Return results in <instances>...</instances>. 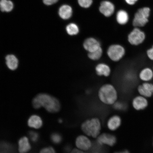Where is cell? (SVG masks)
<instances>
[{"label":"cell","mask_w":153,"mask_h":153,"mask_svg":"<svg viewBox=\"0 0 153 153\" xmlns=\"http://www.w3.org/2000/svg\"><path fill=\"white\" fill-rule=\"evenodd\" d=\"M32 105L36 109L43 108L51 113L58 112L61 108L60 103L58 99L45 93L39 94L36 96L32 100Z\"/></svg>","instance_id":"obj_1"},{"label":"cell","mask_w":153,"mask_h":153,"mask_svg":"<svg viewBox=\"0 0 153 153\" xmlns=\"http://www.w3.org/2000/svg\"><path fill=\"white\" fill-rule=\"evenodd\" d=\"M100 100L106 105H113L118 98V94L115 88L111 84H107L101 86L98 93Z\"/></svg>","instance_id":"obj_2"},{"label":"cell","mask_w":153,"mask_h":153,"mask_svg":"<svg viewBox=\"0 0 153 153\" xmlns=\"http://www.w3.org/2000/svg\"><path fill=\"white\" fill-rule=\"evenodd\" d=\"M82 131L88 136L96 138L99 136L101 130V123L97 118H93L84 122L81 125Z\"/></svg>","instance_id":"obj_3"},{"label":"cell","mask_w":153,"mask_h":153,"mask_svg":"<svg viewBox=\"0 0 153 153\" xmlns=\"http://www.w3.org/2000/svg\"><path fill=\"white\" fill-rule=\"evenodd\" d=\"M126 52L125 48L123 46L119 44H113L108 48L107 54L111 60L118 62L125 56Z\"/></svg>","instance_id":"obj_4"},{"label":"cell","mask_w":153,"mask_h":153,"mask_svg":"<svg viewBox=\"0 0 153 153\" xmlns=\"http://www.w3.org/2000/svg\"><path fill=\"white\" fill-rule=\"evenodd\" d=\"M150 9L148 7L139 9L136 13L133 19V24L135 27H143L149 22Z\"/></svg>","instance_id":"obj_5"},{"label":"cell","mask_w":153,"mask_h":153,"mask_svg":"<svg viewBox=\"0 0 153 153\" xmlns=\"http://www.w3.org/2000/svg\"><path fill=\"white\" fill-rule=\"evenodd\" d=\"M146 38L144 32L138 27H135L128 35L127 39L131 45L138 46L145 41Z\"/></svg>","instance_id":"obj_6"},{"label":"cell","mask_w":153,"mask_h":153,"mask_svg":"<svg viewBox=\"0 0 153 153\" xmlns=\"http://www.w3.org/2000/svg\"><path fill=\"white\" fill-rule=\"evenodd\" d=\"M84 49L88 53L94 52L100 48L101 44L98 40L95 38H88L84 41L83 44Z\"/></svg>","instance_id":"obj_7"},{"label":"cell","mask_w":153,"mask_h":153,"mask_svg":"<svg viewBox=\"0 0 153 153\" xmlns=\"http://www.w3.org/2000/svg\"><path fill=\"white\" fill-rule=\"evenodd\" d=\"M116 137L114 135L108 133H103L97 137V143L99 146L107 145L112 146L116 144Z\"/></svg>","instance_id":"obj_8"},{"label":"cell","mask_w":153,"mask_h":153,"mask_svg":"<svg viewBox=\"0 0 153 153\" xmlns=\"http://www.w3.org/2000/svg\"><path fill=\"white\" fill-rule=\"evenodd\" d=\"M75 144L78 149L85 152L89 150L92 146V143L90 140L84 135H80L76 137Z\"/></svg>","instance_id":"obj_9"},{"label":"cell","mask_w":153,"mask_h":153,"mask_svg":"<svg viewBox=\"0 0 153 153\" xmlns=\"http://www.w3.org/2000/svg\"><path fill=\"white\" fill-rule=\"evenodd\" d=\"M140 95L146 98L152 97L153 95V84L150 82H144L137 88Z\"/></svg>","instance_id":"obj_10"},{"label":"cell","mask_w":153,"mask_h":153,"mask_svg":"<svg viewBox=\"0 0 153 153\" xmlns=\"http://www.w3.org/2000/svg\"><path fill=\"white\" fill-rule=\"evenodd\" d=\"M132 103L133 108L137 111L145 109L148 105V101L147 98L140 95L135 97Z\"/></svg>","instance_id":"obj_11"},{"label":"cell","mask_w":153,"mask_h":153,"mask_svg":"<svg viewBox=\"0 0 153 153\" xmlns=\"http://www.w3.org/2000/svg\"><path fill=\"white\" fill-rule=\"evenodd\" d=\"M27 125L28 127L32 128L39 129L43 126V120L41 117L38 115H32L28 119Z\"/></svg>","instance_id":"obj_12"},{"label":"cell","mask_w":153,"mask_h":153,"mask_svg":"<svg viewBox=\"0 0 153 153\" xmlns=\"http://www.w3.org/2000/svg\"><path fill=\"white\" fill-rule=\"evenodd\" d=\"M114 9L113 4L107 1H102L99 8L100 12L106 17H109L113 14Z\"/></svg>","instance_id":"obj_13"},{"label":"cell","mask_w":153,"mask_h":153,"mask_svg":"<svg viewBox=\"0 0 153 153\" xmlns=\"http://www.w3.org/2000/svg\"><path fill=\"white\" fill-rule=\"evenodd\" d=\"M31 149V145L28 137L24 136L21 137L18 141V150L20 153H27Z\"/></svg>","instance_id":"obj_14"},{"label":"cell","mask_w":153,"mask_h":153,"mask_svg":"<svg viewBox=\"0 0 153 153\" xmlns=\"http://www.w3.org/2000/svg\"><path fill=\"white\" fill-rule=\"evenodd\" d=\"M139 77L143 82H150L153 79L152 68L149 67L143 68L139 72Z\"/></svg>","instance_id":"obj_15"},{"label":"cell","mask_w":153,"mask_h":153,"mask_svg":"<svg viewBox=\"0 0 153 153\" xmlns=\"http://www.w3.org/2000/svg\"><path fill=\"white\" fill-rule=\"evenodd\" d=\"M95 70L97 75L100 76L108 77L110 75L111 73L110 67L104 63L97 64L95 67Z\"/></svg>","instance_id":"obj_16"},{"label":"cell","mask_w":153,"mask_h":153,"mask_svg":"<svg viewBox=\"0 0 153 153\" xmlns=\"http://www.w3.org/2000/svg\"><path fill=\"white\" fill-rule=\"evenodd\" d=\"M121 118L118 115H114L111 117L107 122V126L111 131H116L121 125Z\"/></svg>","instance_id":"obj_17"},{"label":"cell","mask_w":153,"mask_h":153,"mask_svg":"<svg viewBox=\"0 0 153 153\" xmlns=\"http://www.w3.org/2000/svg\"><path fill=\"white\" fill-rule=\"evenodd\" d=\"M72 10L71 7L68 5H63L59 9V14L61 18L64 20L70 19L72 16Z\"/></svg>","instance_id":"obj_18"},{"label":"cell","mask_w":153,"mask_h":153,"mask_svg":"<svg viewBox=\"0 0 153 153\" xmlns=\"http://www.w3.org/2000/svg\"><path fill=\"white\" fill-rule=\"evenodd\" d=\"M6 64L10 69L16 70L18 66V60L17 57L13 55H8L5 57Z\"/></svg>","instance_id":"obj_19"},{"label":"cell","mask_w":153,"mask_h":153,"mask_svg":"<svg viewBox=\"0 0 153 153\" xmlns=\"http://www.w3.org/2000/svg\"><path fill=\"white\" fill-rule=\"evenodd\" d=\"M14 7L12 1L9 0L0 1V10L2 12H10Z\"/></svg>","instance_id":"obj_20"},{"label":"cell","mask_w":153,"mask_h":153,"mask_svg":"<svg viewBox=\"0 0 153 153\" xmlns=\"http://www.w3.org/2000/svg\"><path fill=\"white\" fill-rule=\"evenodd\" d=\"M116 19L118 24L124 25L127 24L128 21V15L126 11L120 10L118 11Z\"/></svg>","instance_id":"obj_21"},{"label":"cell","mask_w":153,"mask_h":153,"mask_svg":"<svg viewBox=\"0 0 153 153\" xmlns=\"http://www.w3.org/2000/svg\"><path fill=\"white\" fill-rule=\"evenodd\" d=\"M66 29L67 33L70 36L77 35L79 32V28L78 26L74 23L68 24L66 26Z\"/></svg>","instance_id":"obj_22"},{"label":"cell","mask_w":153,"mask_h":153,"mask_svg":"<svg viewBox=\"0 0 153 153\" xmlns=\"http://www.w3.org/2000/svg\"><path fill=\"white\" fill-rule=\"evenodd\" d=\"M103 50L101 47L97 50L91 53H88V56L90 60L93 61H97L100 59L103 54Z\"/></svg>","instance_id":"obj_23"},{"label":"cell","mask_w":153,"mask_h":153,"mask_svg":"<svg viewBox=\"0 0 153 153\" xmlns=\"http://www.w3.org/2000/svg\"><path fill=\"white\" fill-rule=\"evenodd\" d=\"M51 141L55 144H59L62 141V137L60 134L54 133L51 134Z\"/></svg>","instance_id":"obj_24"},{"label":"cell","mask_w":153,"mask_h":153,"mask_svg":"<svg viewBox=\"0 0 153 153\" xmlns=\"http://www.w3.org/2000/svg\"><path fill=\"white\" fill-rule=\"evenodd\" d=\"M113 108L117 110L125 111L127 108V105L125 103L118 101L114 103L113 104Z\"/></svg>","instance_id":"obj_25"},{"label":"cell","mask_w":153,"mask_h":153,"mask_svg":"<svg viewBox=\"0 0 153 153\" xmlns=\"http://www.w3.org/2000/svg\"><path fill=\"white\" fill-rule=\"evenodd\" d=\"M28 136L30 140L33 143L37 142L39 139V135L37 132L33 131H29Z\"/></svg>","instance_id":"obj_26"},{"label":"cell","mask_w":153,"mask_h":153,"mask_svg":"<svg viewBox=\"0 0 153 153\" xmlns=\"http://www.w3.org/2000/svg\"><path fill=\"white\" fill-rule=\"evenodd\" d=\"M78 2L81 7L87 8L90 7L93 2L92 0H78Z\"/></svg>","instance_id":"obj_27"},{"label":"cell","mask_w":153,"mask_h":153,"mask_svg":"<svg viewBox=\"0 0 153 153\" xmlns=\"http://www.w3.org/2000/svg\"><path fill=\"white\" fill-rule=\"evenodd\" d=\"M39 153H56L55 149L51 146L45 147L41 149Z\"/></svg>","instance_id":"obj_28"},{"label":"cell","mask_w":153,"mask_h":153,"mask_svg":"<svg viewBox=\"0 0 153 153\" xmlns=\"http://www.w3.org/2000/svg\"><path fill=\"white\" fill-rule=\"evenodd\" d=\"M146 55L150 60L153 61V45L147 51Z\"/></svg>","instance_id":"obj_29"},{"label":"cell","mask_w":153,"mask_h":153,"mask_svg":"<svg viewBox=\"0 0 153 153\" xmlns=\"http://www.w3.org/2000/svg\"><path fill=\"white\" fill-rule=\"evenodd\" d=\"M59 0H43V1L45 5H50L56 3Z\"/></svg>","instance_id":"obj_30"},{"label":"cell","mask_w":153,"mask_h":153,"mask_svg":"<svg viewBox=\"0 0 153 153\" xmlns=\"http://www.w3.org/2000/svg\"><path fill=\"white\" fill-rule=\"evenodd\" d=\"M70 153H88L85 152V151L79 150L78 149H74V150L71 151Z\"/></svg>","instance_id":"obj_31"},{"label":"cell","mask_w":153,"mask_h":153,"mask_svg":"<svg viewBox=\"0 0 153 153\" xmlns=\"http://www.w3.org/2000/svg\"><path fill=\"white\" fill-rule=\"evenodd\" d=\"M125 1L128 4L132 5L134 4L137 0H125Z\"/></svg>","instance_id":"obj_32"},{"label":"cell","mask_w":153,"mask_h":153,"mask_svg":"<svg viewBox=\"0 0 153 153\" xmlns=\"http://www.w3.org/2000/svg\"><path fill=\"white\" fill-rule=\"evenodd\" d=\"M65 151L66 152H71L70 150V147L69 146L66 147L65 149Z\"/></svg>","instance_id":"obj_33"},{"label":"cell","mask_w":153,"mask_h":153,"mask_svg":"<svg viewBox=\"0 0 153 153\" xmlns=\"http://www.w3.org/2000/svg\"><path fill=\"white\" fill-rule=\"evenodd\" d=\"M114 153H130L129 151L127 150H125L123 151H122V152H115Z\"/></svg>","instance_id":"obj_34"},{"label":"cell","mask_w":153,"mask_h":153,"mask_svg":"<svg viewBox=\"0 0 153 153\" xmlns=\"http://www.w3.org/2000/svg\"><path fill=\"white\" fill-rule=\"evenodd\" d=\"M63 122V120L62 119H59L58 120V122L59 123H62Z\"/></svg>","instance_id":"obj_35"},{"label":"cell","mask_w":153,"mask_h":153,"mask_svg":"<svg viewBox=\"0 0 153 153\" xmlns=\"http://www.w3.org/2000/svg\"><path fill=\"white\" fill-rule=\"evenodd\" d=\"M94 153H99V152H95Z\"/></svg>","instance_id":"obj_36"},{"label":"cell","mask_w":153,"mask_h":153,"mask_svg":"<svg viewBox=\"0 0 153 153\" xmlns=\"http://www.w3.org/2000/svg\"><path fill=\"white\" fill-rule=\"evenodd\" d=\"M152 69H153V68H152Z\"/></svg>","instance_id":"obj_37"}]
</instances>
